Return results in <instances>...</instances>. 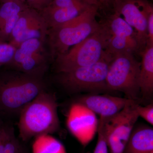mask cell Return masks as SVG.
<instances>
[{"label":"cell","mask_w":153,"mask_h":153,"mask_svg":"<svg viewBox=\"0 0 153 153\" xmlns=\"http://www.w3.org/2000/svg\"><path fill=\"white\" fill-rule=\"evenodd\" d=\"M29 7L26 3L17 1H8L0 5V27L12 17L21 13Z\"/></svg>","instance_id":"obj_18"},{"label":"cell","mask_w":153,"mask_h":153,"mask_svg":"<svg viewBox=\"0 0 153 153\" xmlns=\"http://www.w3.org/2000/svg\"><path fill=\"white\" fill-rule=\"evenodd\" d=\"M114 13L121 16L134 30L139 49V54L147 41L146 15L152 5L145 0H114Z\"/></svg>","instance_id":"obj_9"},{"label":"cell","mask_w":153,"mask_h":153,"mask_svg":"<svg viewBox=\"0 0 153 153\" xmlns=\"http://www.w3.org/2000/svg\"><path fill=\"white\" fill-rule=\"evenodd\" d=\"M28 7L40 12L49 5L52 0H25Z\"/></svg>","instance_id":"obj_24"},{"label":"cell","mask_w":153,"mask_h":153,"mask_svg":"<svg viewBox=\"0 0 153 153\" xmlns=\"http://www.w3.org/2000/svg\"><path fill=\"white\" fill-rule=\"evenodd\" d=\"M109 36L106 28L101 24V27L95 33L55 57L54 59L55 72L71 71L98 62L105 53Z\"/></svg>","instance_id":"obj_4"},{"label":"cell","mask_w":153,"mask_h":153,"mask_svg":"<svg viewBox=\"0 0 153 153\" xmlns=\"http://www.w3.org/2000/svg\"><path fill=\"white\" fill-rule=\"evenodd\" d=\"M137 111L139 117H141L151 126H153V103L145 106H141L137 104Z\"/></svg>","instance_id":"obj_22"},{"label":"cell","mask_w":153,"mask_h":153,"mask_svg":"<svg viewBox=\"0 0 153 153\" xmlns=\"http://www.w3.org/2000/svg\"><path fill=\"white\" fill-rule=\"evenodd\" d=\"M137 102L131 100L120 111L108 117H100L110 153H123L139 117Z\"/></svg>","instance_id":"obj_7"},{"label":"cell","mask_w":153,"mask_h":153,"mask_svg":"<svg viewBox=\"0 0 153 153\" xmlns=\"http://www.w3.org/2000/svg\"><path fill=\"white\" fill-rule=\"evenodd\" d=\"M42 19L39 12L29 7L23 11L14 27L8 43L12 44Z\"/></svg>","instance_id":"obj_16"},{"label":"cell","mask_w":153,"mask_h":153,"mask_svg":"<svg viewBox=\"0 0 153 153\" xmlns=\"http://www.w3.org/2000/svg\"><path fill=\"white\" fill-rule=\"evenodd\" d=\"M102 24L106 28L110 36L134 39L137 41L134 30L122 17L116 13L109 16Z\"/></svg>","instance_id":"obj_15"},{"label":"cell","mask_w":153,"mask_h":153,"mask_svg":"<svg viewBox=\"0 0 153 153\" xmlns=\"http://www.w3.org/2000/svg\"><path fill=\"white\" fill-rule=\"evenodd\" d=\"M81 2L89 6H95L100 7L98 0H79Z\"/></svg>","instance_id":"obj_26"},{"label":"cell","mask_w":153,"mask_h":153,"mask_svg":"<svg viewBox=\"0 0 153 153\" xmlns=\"http://www.w3.org/2000/svg\"><path fill=\"white\" fill-rule=\"evenodd\" d=\"M46 90L42 77L22 72L0 77V113L16 114Z\"/></svg>","instance_id":"obj_2"},{"label":"cell","mask_w":153,"mask_h":153,"mask_svg":"<svg viewBox=\"0 0 153 153\" xmlns=\"http://www.w3.org/2000/svg\"><path fill=\"white\" fill-rule=\"evenodd\" d=\"M23 145L16 137L13 128L0 143V153H19Z\"/></svg>","instance_id":"obj_19"},{"label":"cell","mask_w":153,"mask_h":153,"mask_svg":"<svg viewBox=\"0 0 153 153\" xmlns=\"http://www.w3.org/2000/svg\"><path fill=\"white\" fill-rule=\"evenodd\" d=\"M98 121L95 114L75 102L68 111L66 125L72 135L85 146L93 140L97 132Z\"/></svg>","instance_id":"obj_10"},{"label":"cell","mask_w":153,"mask_h":153,"mask_svg":"<svg viewBox=\"0 0 153 153\" xmlns=\"http://www.w3.org/2000/svg\"><path fill=\"white\" fill-rule=\"evenodd\" d=\"M112 57L105 52L99 61L91 66L56 73L57 83L72 93L87 91L91 94L109 91L106 79Z\"/></svg>","instance_id":"obj_5"},{"label":"cell","mask_w":153,"mask_h":153,"mask_svg":"<svg viewBox=\"0 0 153 153\" xmlns=\"http://www.w3.org/2000/svg\"><path fill=\"white\" fill-rule=\"evenodd\" d=\"M98 139L93 153H108V147L106 142V138L103 124L101 120L98 121Z\"/></svg>","instance_id":"obj_21"},{"label":"cell","mask_w":153,"mask_h":153,"mask_svg":"<svg viewBox=\"0 0 153 153\" xmlns=\"http://www.w3.org/2000/svg\"><path fill=\"white\" fill-rule=\"evenodd\" d=\"M81 4H84L81 2L79 0H52L48 6L52 7L64 8L73 7Z\"/></svg>","instance_id":"obj_23"},{"label":"cell","mask_w":153,"mask_h":153,"mask_svg":"<svg viewBox=\"0 0 153 153\" xmlns=\"http://www.w3.org/2000/svg\"><path fill=\"white\" fill-rule=\"evenodd\" d=\"M100 6L102 4L107 5L108 4H112L114 0H98Z\"/></svg>","instance_id":"obj_27"},{"label":"cell","mask_w":153,"mask_h":153,"mask_svg":"<svg viewBox=\"0 0 153 153\" xmlns=\"http://www.w3.org/2000/svg\"><path fill=\"white\" fill-rule=\"evenodd\" d=\"M90 6L85 4L64 8L47 6L39 13L49 29L63 25L75 19Z\"/></svg>","instance_id":"obj_13"},{"label":"cell","mask_w":153,"mask_h":153,"mask_svg":"<svg viewBox=\"0 0 153 153\" xmlns=\"http://www.w3.org/2000/svg\"><path fill=\"white\" fill-rule=\"evenodd\" d=\"M131 100L107 94H90L79 97L76 102L100 117H108L119 112Z\"/></svg>","instance_id":"obj_11"},{"label":"cell","mask_w":153,"mask_h":153,"mask_svg":"<svg viewBox=\"0 0 153 153\" xmlns=\"http://www.w3.org/2000/svg\"><path fill=\"white\" fill-rule=\"evenodd\" d=\"M98 7L91 6L75 19L48 30L50 57L54 59L95 33L101 27L96 19Z\"/></svg>","instance_id":"obj_3"},{"label":"cell","mask_w":153,"mask_h":153,"mask_svg":"<svg viewBox=\"0 0 153 153\" xmlns=\"http://www.w3.org/2000/svg\"><path fill=\"white\" fill-rule=\"evenodd\" d=\"M123 153H153L152 128L135 124Z\"/></svg>","instance_id":"obj_12"},{"label":"cell","mask_w":153,"mask_h":153,"mask_svg":"<svg viewBox=\"0 0 153 153\" xmlns=\"http://www.w3.org/2000/svg\"><path fill=\"white\" fill-rule=\"evenodd\" d=\"M16 48L8 43H0V68L7 65L13 57Z\"/></svg>","instance_id":"obj_20"},{"label":"cell","mask_w":153,"mask_h":153,"mask_svg":"<svg viewBox=\"0 0 153 153\" xmlns=\"http://www.w3.org/2000/svg\"><path fill=\"white\" fill-rule=\"evenodd\" d=\"M140 62L132 53H121L113 57L106 79L109 91H120L124 94L126 98L137 102L140 95Z\"/></svg>","instance_id":"obj_6"},{"label":"cell","mask_w":153,"mask_h":153,"mask_svg":"<svg viewBox=\"0 0 153 153\" xmlns=\"http://www.w3.org/2000/svg\"><path fill=\"white\" fill-rule=\"evenodd\" d=\"M12 128L11 127L0 122V143L8 134Z\"/></svg>","instance_id":"obj_25"},{"label":"cell","mask_w":153,"mask_h":153,"mask_svg":"<svg viewBox=\"0 0 153 153\" xmlns=\"http://www.w3.org/2000/svg\"><path fill=\"white\" fill-rule=\"evenodd\" d=\"M45 41L33 39L24 41L17 47L13 57L7 66L15 71L43 78L49 66Z\"/></svg>","instance_id":"obj_8"},{"label":"cell","mask_w":153,"mask_h":153,"mask_svg":"<svg viewBox=\"0 0 153 153\" xmlns=\"http://www.w3.org/2000/svg\"><path fill=\"white\" fill-rule=\"evenodd\" d=\"M142 57L139 83L140 94L144 98L152 97L153 94V45H146L140 53Z\"/></svg>","instance_id":"obj_14"},{"label":"cell","mask_w":153,"mask_h":153,"mask_svg":"<svg viewBox=\"0 0 153 153\" xmlns=\"http://www.w3.org/2000/svg\"><path fill=\"white\" fill-rule=\"evenodd\" d=\"M20 1L22 2L25 3V0H0V1H1V2L2 3L6 1Z\"/></svg>","instance_id":"obj_29"},{"label":"cell","mask_w":153,"mask_h":153,"mask_svg":"<svg viewBox=\"0 0 153 153\" xmlns=\"http://www.w3.org/2000/svg\"><path fill=\"white\" fill-rule=\"evenodd\" d=\"M33 153H66L65 147L50 134L36 137L33 146Z\"/></svg>","instance_id":"obj_17"},{"label":"cell","mask_w":153,"mask_h":153,"mask_svg":"<svg viewBox=\"0 0 153 153\" xmlns=\"http://www.w3.org/2000/svg\"><path fill=\"white\" fill-rule=\"evenodd\" d=\"M56 97L46 90L31 101L20 113L18 127L19 137L23 141L44 134L59 130L60 120Z\"/></svg>","instance_id":"obj_1"},{"label":"cell","mask_w":153,"mask_h":153,"mask_svg":"<svg viewBox=\"0 0 153 153\" xmlns=\"http://www.w3.org/2000/svg\"><path fill=\"white\" fill-rule=\"evenodd\" d=\"M19 153H29V152H28L27 149L25 148V147L23 146L21 150L20 151Z\"/></svg>","instance_id":"obj_28"}]
</instances>
